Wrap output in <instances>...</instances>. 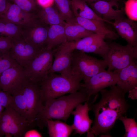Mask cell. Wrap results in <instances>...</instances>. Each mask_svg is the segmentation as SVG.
Returning <instances> with one entry per match:
<instances>
[{"label":"cell","instance_id":"1","mask_svg":"<svg viewBox=\"0 0 137 137\" xmlns=\"http://www.w3.org/2000/svg\"><path fill=\"white\" fill-rule=\"evenodd\" d=\"M110 87L108 90L104 89L100 92L101 97L98 102L89 105L95 118L87 137L99 135L109 136V132L116 120L120 116L126 115L130 107L123 90L115 85Z\"/></svg>","mask_w":137,"mask_h":137},{"label":"cell","instance_id":"2","mask_svg":"<svg viewBox=\"0 0 137 137\" xmlns=\"http://www.w3.org/2000/svg\"><path fill=\"white\" fill-rule=\"evenodd\" d=\"M89 96L81 88L79 91L46 100L44 107L38 114L36 123L41 129L47 126L46 121L54 119L66 122L71 112L78 105L83 102L89 103Z\"/></svg>","mask_w":137,"mask_h":137},{"label":"cell","instance_id":"3","mask_svg":"<svg viewBox=\"0 0 137 137\" xmlns=\"http://www.w3.org/2000/svg\"><path fill=\"white\" fill-rule=\"evenodd\" d=\"M81 80L67 78L55 73H48L39 82L43 102L79 90L81 88Z\"/></svg>","mask_w":137,"mask_h":137},{"label":"cell","instance_id":"4","mask_svg":"<svg viewBox=\"0 0 137 137\" xmlns=\"http://www.w3.org/2000/svg\"><path fill=\"white\" fill-rule=\"evenodd\" d=\"M108 67L103 59H98L81 51L75 49L72 52L71 65L72 75L83 80L84 82L93 75L105 70Z\"/></svg>","mask_w":137,"mask_h":137},{"label":"cell","instance_id":"5","mask_svg":"<svg viewBox=\"0 0 137 137\" xmlns=\"http://www.w3.org/2000/svg\"><path fill=\"white\" fill-rule=\"evenodd\" d=\"M109 50L102 57L108 65V70H119L137 62V46L123 45L115 42L108 44Z\"/></svg>","mask_w":137,"mask_h":137},{"label":"cell","instance_id":"6","mask_svg":"<svg viewBox=\"0 0 137 137\" xmlns=\"http://www.w3.org/2000/svg\"><path fill=\"white\" fill-rule=\"evenodd\" d=\"M34 124L26 121L15 110L8 106L0 117V133L7 137H23Z\"/></svg>","mask_w":137,"mask_h":137},{"label":"cell","instance_id":"7","mask_svg":"<svg viewBox=\"0 0 137 137\" xmlns=\"http://www.w3.org/2000/svg\"><path fill=\"white\" fill-rule=\"evenodd\" d=\"M21 89L26 103L27 121L35 123L38 114L44 106L39 83L26 77Z\"/></svg>","mask_w":137,"mask_h":137},{"label":"cell","instance_id":"8","mask_svg":"<svg viewBox=\"0 0 137 137\" xmlns=\"http://www.w3.org/2000/svg\"><path fill=\"white\" fill-rule=\"evenodd\" d=\"M53 57L52 49L46 47L41 49L30 63L24 68L27 77L39 82L48 74Z\"/></svg>","mask_w":137,"mask_h":137},{"label":"cell","instance_id":"9","mask_svg":"<svg viewBox=\"0 0 137 137\" xmlns=\"http://www.w3.org/2000/svg\"><path fill=\"white\" fill-rule=\"evenodd\" d=\"M48 25L37 16L21 26V35L29 44L41 50L46 47Z\"/></svg>","mask_w":137,"mask_h":137},{"label":"cell","instance_id":"10","mask_svg":"<svg viewBox=\"0 0 137 137\" xmlns=\"http://www.w3.org/2000/svg\"><path fill=\"white\" fill-rule=\"evenodd\" d=\"M74 50V41H67L53 50L54 59L48 73H57L67 78H76L72 76L71 68Z\"/></svg>","mask_w":137,"mask_h":137},{"label":"cell","instance_id":"11","mask_svg":"<svg viewBox=\"0 0 137 137\" xmlns=\"http://www.w3.org/2000/svg\"><path fill=\"white\" fill-rule=\"evenodd\" d=\"M118 73L114 70H108L93 75L85 82L81 84V88L94 102L98 96V93L108 87L116 84L118 80Z\"/></svg>","mask_w":137,"mask_h":137},{"label":"cell","instance_id":"12","mask_svg":"<svg viewBox=\"0 0 137 137\" xmlns=\"http://www.w3.org/2000/svg\"><path fill=\"white\" fill-rule=\"evenodd\" d=\"M11 39L12 45L9 51L11 56L20 65L26 67L40 50L27 42L21 35Z\"/></svg>","mask_w":137,"mask_h":137},{"label":"cell","instance_id":"13","mask_svg":"<svg viewBox=\"0 0 137 137\" xmlns=\"http://www.w3.org/2000/svg\"><path fill=\"white\" fill-rule=\"evenodd\" d=\"M26 77L24 68L20 65L7 69L0 74V90L12 95L21 88Z\"/></svg>","mask_w":137,"mask_h":137},{"label":"cell","instance_id":"14","mask_svg":"<svg viewBox=\"0 0 137 137\" xmlns=\"http://www.w3.org/2000/svg\"><path fill=\"white\" fill-rule=\"evenodd\" d=\"M89 5L97 15L107 23L112 24V22L110 21L111 20L125 18L123 9H115L113 8L114 6L118 8V2L116 1L100 0L90 3Z\"/></svg>","mask_w":137,"mask_h":137},{"label":"cell","instance_id":"15","mask_svg":"<svg viewBox=\"0 0 137 137\" xmlns=\"http://www.w3.org/2000/svg\"><path fill=\"white\" fill-rule=\"evenodd\" d=\"M73 111L71 114L74 116V121L72 125L76 134L81 135L86 133H89L93 121L89 116L88 113L90 109L88 102H85L82 105L80 104Z\"/></svg>","mask_w":137,"mask_h":137},{"label":"cell","instance_id":"16","mask_svg":"<svg viewBox=\"0 0 137 137\" xmlns=\"http://www.w3.org/2000/svg\"><path fill=\"white\" fill-rule=\"evenodd\" d=\"M136 21L128 18L115 20L112 24L117 34L125 40L128 44L137 46V24Z\"/></svg>","mask_w":137,"mask_h":137},{"label":"cell","instance_id":"17","mask_svg":"<svg viewBox=\"0 0 137 137\" xmlns=\"http://www.w3.org/2000/svg\"><path fill=\"white\" fill-rule=\"evenodd\" d=\"M75 20L76 22L87 30L94 33L104 36L105 39L115 40L119 37L117 33L105 26L103 21L79 17H75Z\"/></svg>","mask_w":137,"mask_h":137},{"label":"cell","instance_id":"18","mask_svg":"<svg viewBox=\"0 0 137 137\" xmlns=\"http://www.w3.org/2000/svg\"><path fill=\"white\" fill-rule=\"evenodd\" d=\"M114 70L119 76L117 85L125 93L137 87V62L121 69Z\"/></svg>","mask_w":137,"mask_h":137},{"label":"cell","instance_id":"19","mask_svg":"<svg viewBox=\"0 0 137 137\" xmlns=\"http://www.w3.org/2000/svg\"><path fill=\"white\" fill-rule=\"evenodd\" d=\"M37 16L36 15L27 12L12 3L0 17L14 24L22 26L30 22Z\"/></svg>","mask_w":137,"mask_h":137},{"label":"cell","instance_id":"20","mask_svg":"<svg viewBox=\"0 0 137 137\" xmlns=\"http://www.w3.org/2000/svg\"><path fill=\"white\" fill-rule=\"evenodd\" d=\"M36 15L46 24L49 26L60 25L64 26L66 23L57 9L52 6L40 8Z\"/></svg>","mask_w":137,"mask_h":137},{"label":"cell","instance_id":"21","mask_svg":"<svg viewBox=\"0 0 137 137\" xmlns=\"http://www.w3.org/2000/svg\"><path fill=\"white\" fill-rule=\"evenodd\" d=\"M67 41L64 26L60 25L49 26L46 47L52 49Z\"/></svg>","mask_w":137,"mask_h":137},{"label":"cell","instance_id":"22","mask_svg":"<svg viewBox=\"0 0 137 137\" xmlns=\"http://www.w3.org/2000/svg\"><path fill=\"white\" fill-rule=\"evenodd\" d=\"M46 123L50 137H69L74 130L72 125H68L59 120L48 119Z\"/></svg>","mask_w":137,"mask_h":137},{"label":"cell","instance_id":"23","mask_svg":"<svg viewBox=\"0 0 137 137\" xmlns=\"http://www.w3.org/2000/svg\"><path fill=\"white\" fill-rule=\"evenodd\" d=\"M70 2L75 17H79L107 22L97 15L83 0H70Z\"/></svg>","mask_w":137,"mask_h":137},{"label":"cell","instance_id":"24","mask_svg":"<svg viewBox=\"0 0 137 137\" xmlns=\"http://www.w3.org/2000/svg\"><path fill=\"white\" fill-rule=\"evenodd\" d=\"M64 28L68 42L76 41L94 33L75 22L71 23L66 22Z\"/></svg>","mask_w":137,"mask_h":137},{"label":"cell","instance_id":"25","mask_svg":"<svg viewBox=\"0 0 137 137\" xmlns=\"http://www.w3.org/2000/svg\"><path fill=\"white\" fill-rule=\"evenodd\" d=\"M21 26L14 24L0 17V35L11 39L21 35Z\"/></svg>","mask_w":137,"mask_h":137},{"label":"cell","instance_id":"26","mask_svg":"<svg viewBox=\"0 0 137 137\" xmlns=\"http://www.w3.org/2000/svg\"><path fill=\"white\" fill-rule=\"evenodd\" d=\"M12 95L13 101L9 106L15 110L25 120L28 121L26 103L21 88Z\"/></svg>","mask_w":137,"mask_h":137},{"label":"cell","instance_id":"27","mask_svg":"<svg viewBox=\"0 0 137 137\" xmlns=\"http://www.w3.org/2000/svg\"><path fill=\"white\" fill-rule=\"evenodd\" d=\"M58 12L63 20L68 23L75 22V17L70 8L69 0H54Z\"/></svg>","mask_w":137,"mask_h":137},{"label":"cell","instance_id":"28","mask_svg":"<svg viewBox=\"0 0 137 137\" xmlns=\"http://www.w3.org/2000/svg\"><path fill=\"white\" fill-rule=\"evenodd\" d=\"M104 39L98 41L85 47L81 51L85 53H92L103 57L108 51L109 45Z\"/></svg>","mask_w":137,"mask_h":137},{"label":"cell","instance_id":"29","mask_svg":"<svg viewBox=\"0 0 137 137\" xmlns=\"http://www.w3.org/2000/svg\"><path fill=\"white\" fill-rule=\"evenodd\" d=\"M118 119L123 123L125 130L124 137H137V124L134 118H128L125 115L119 117Z\"/></svg>","mask_w":137,"mask_h":137},{"label":"cell","instance_id":"30","mask_svg":"<svg viewBox=\"0 0 137 137\" xmlns=\"http://www.w3.org/2000/svg\"><path fill=\"white\" fill-rule=\"evenodd\" d=\"M19 65L11 56L9 50L0 51V74L7 69Z\"/></svg>","mask_w":137,"mask_h":137},{"label":"cell","instance_id":"31","mask_svg":"<svg viewBox=\"0 0 137 137\" xmlns=\"http://www.w3.org/2000/svg\"><path fill=\"white\" fill-rule=\"evenodd\" d=\"M103 39H105L104 36L93 33L79 40L74 41V50L81 51L85 47Z\"/></svg>","mask_w":137,"mask_h":137},{"label":"cell","instance_id":"32","mask_svg":"<svg viewBox=\"0 0 137 137\" xmlns=\"http://www.w3.org/2000/svg\"><path fill=\"white\" fill-rule=\"evenodd\" d=\"M25 12L36 15L39 10L36 0H10Z\"/></svg>","mask_w":137,"mask_h":137},{"label":"cell","instance_id":"33","mask_svg":"<svg viewBox=\"0 0 137 137\" xmlns=\"http://www.w3.org/2000/svg\"><path fill=\"white\" fill-rule=\"evenodd\" d=\"M124 11L128 18L137 20V0H127L125 3Z\"/></svg>","mask_w":137,"mask_h":137},{"label":"cell","instance_id":"34","mask_svg":"<svg viewBox=\"0 0 137 137\" xmlns=\"http://www.w3.org/2000/svg\"><path fill=\"white\" fill-rule=\"evenodd\" d=\"M13 100L11 94L0 90V104L4 108L9 106L12 102Z\"/></svg>","mask_w":137,"mask_h":137},{"label":"cell","instance_id":"35","mask_svg":"<svg viewBox=\"0 0 137 137\" xmlns=\"http://www.w3.org/2000/svg\"><path fill=\"white\" fill-rule=\"evenodd\" d=\"M11 45L10 38L0 35V51L9 50L11 48Z\"/></svg>","mask_w":137,"mask_h":137},{"label":"cell","instance_id":"36","mask_svg":"<svg viewBox=\"0 0 137 137\" xmlns=\"http://www.w3.org/2000/svg\"><path fill=\"white\" fill-rule=\"evenodd\" d=\"M10 0H0V17L7 10L12 3Z\"/></svg>","mask_w":137,"mask_h":137},{"label":"cell","instance_id":"37","mask_svg":"<svg viewBox=\"0 0 137 137\" xmlns=\"http://www.w3.org/2000/svg\"><path fill=\"white\" fill-rule=\"evenodd\" d=\"M42 134L37 130L30 129L27 130L24 134V137H41Z\"/></svg>","mask_w":137,"mask_h":137},{"label":"cell","instance_id":"38","mask_svg":"<svg viewBox=\"0 0 137 137\" xmlns=\"http://www.w3.org/2000/svg\"><path fill=\"white\" fill-rule=\"evenodd\" d=\"M128 92L129 98H130L133 99H137V87L130 90Z\"/></svg>","mask_w":137,"mask_h":137},{"label":"cell","instance_id":"39","mask_svg":"<svg viewBox=\"0 0 137 137\" xmlns=\"http://www.w3.org/2000/svg\"><path fill=\"white\" fill-rule=\"evenodd\" d=\"M52 0H37L38 3L39 5L43 6L46 7L49 4Z\"/></svg>","mask_w":137,"mask_h":137},{"label":"cell","instance_id":"40","mask_svg":"<svg viewBox=\"0 0 137 137\" xmlns=\"http://www.w3.org/2000/svg\"><path fill=\"white\" fill-rule=\"evenodd\" d=\"M85 1L87 3H91L96 1L100 0H83ZM110 1H113L117 2H119L120 0H110Z\"/></svg>","mask_w":137,"mask_h":137},{"label":"cell","instance_id":"41","mask_svg":"<svg viewBox=\"0 0 137 137\" xmlns=\"http://www.w3.org/2000/svg\"><path fill=\"white\" fill-rule=\"evenodd\" d=\"M4 108L0 104V117L3 111Z\"/></svg>","mask_w":137,"mask_h":137},{"label":"cell","instance_id":"42","mask_svg":"<svg viewBox=\"0 0 137 137\" xmlns=\"http://www.w3.org/2000/svg\"><path fill=\"white\" fill-rule=\"evenodd\" d=\"M2 137L1 134L0 133V137Z\"/></svg>","mask_w":137,"mask_h":137}]
</instances>
